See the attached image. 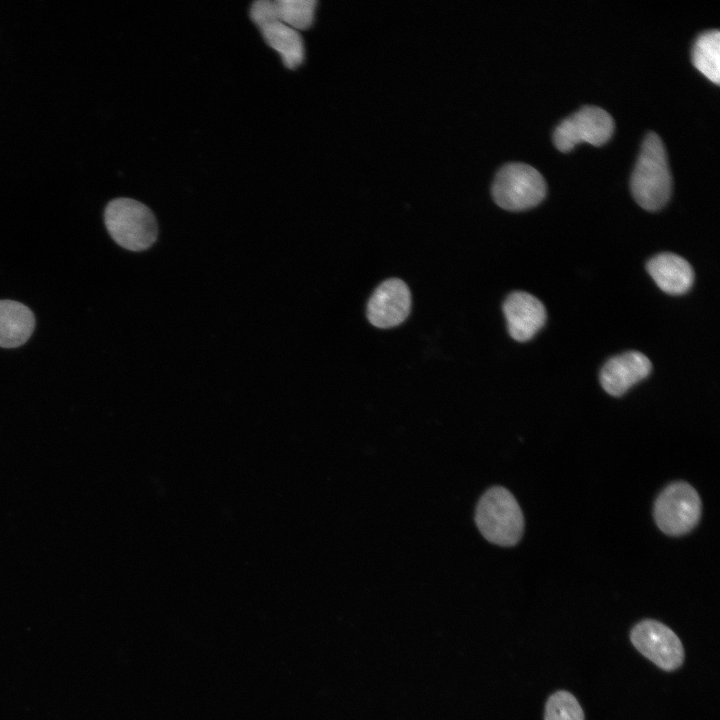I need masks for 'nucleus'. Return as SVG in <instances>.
<instances>
[{
    "label": "nucleus",
    "mask_w": 720,
    "mask_h": 720,
    "mask_svg": "<svg viewBox=\"0 0 720 720\" xmlns=\"http://www.w3.org/2000/svg\"><path fill=\"white\" fill-rule=\"evenodd\" d=\"M630 187L635 201L648 211L659 210L670 198L672 177L665 147L656 133L643 140Z\"/></svg>",
    "instance_id": "1"
},
{
    "label": "nucleus",
    "mask_w": 720,
    "mask_h": 720,
    "mask_svg": "<svg viewBox=\"0 0 720 720\" xmlns=\"http://www.w3.org/2000/svg\"><path fill=\"white\" fill-rule=\"evenodd\" d=\"M475 523L486 540L509 547L517 544L524 529V518L515 497L504 487L488 489L479 499Z\"/></svg>",
    "instance_id": "2"
},
{
    "label": "nucleus",
    "mask_w": 720,
    "mask_h": 720,
    "mask_svg": "<svg viewBox=\"0 0 720 720\" xmlns=\"http://www.w3.org/2000/svg\"><path fill=\"white\" fill-rule=\"evenodd\" d=\"M106 228L113 240L131 251H143L157 239L158 226L153 212L131 198H116L104 212Z\"/></svg>",
    "instance_id": "3"
},
{
    "label": "nucleus",
    "mask_w": 720,
    "mask_h": 720,
    "mask_svg": "<svg viewBox=\"0 0 720 720\" xmlns=\"http://www.w3.org/2000/svg\"><path fill=\"white\" fill-rule=\"evenodd\" d=\"M494 201L509 211H522L538 205L546 195L543 176L525 163H508L503 166L492 185Z\"/></svg>",
    "instance_id": "4"
},
{
    "label": "nucleus",
    "mask_w": 720,
    "mask_h": 720,
    "mask_svg": "<svg viewBox=\"0 0 720 720\" xmlns=\"http://www.w3.org/2000/svg\"><path fill=\"white\" fill-rule=\"evenodd\" d=\"M700 516V497L686 482L670 484L655 501V522L667 535L680 536L688 533L696 526Z\"/></svg>",
    "instance_id": "5"
},
{
    "label": "nucleus",
    "mask_w": 720,
    "mask_h": 720,
    "mask_svg": "<svg viewBox=\"0 0 720 720\" xmlns=\"http://www.w3.org/2000/svg\"><path fill=\"white\" fill-rule=\"evenodd\" d=\"M614 131L611 115L597 106H584L565 118L553 133V142L562 152L570 151L581 142L600 146L606 143Z\"/></svg>",
    "instance_id": "6"
},
{
    "label": "nucleus",
    "mask_w": 720,
    "mask_h": 720,
    "mask_svg": "<svg viewBox=\"0 0 720 720\" xmlns=\"http://www.w3.org/2000/svg\"><path fill=\"white\" fill-rule=\"evenodd\" d=\"M630 639L635 648L654 664L666 671L679 668L684 660L683 645L678 636L656 620L636 624Z\"/></svg>",
    "instance_id": "7"
},
{
    "label": "nucleus",
    "mask_w": 720,
    "mask_h": 720,
    "mask_svg": "<svg viewBox=\"0 0 720 720\" xmlns=\"http://www.w3.org/2000/svg\"><path fill=\"white\" fill-rule=\"evenodd\" d=\"M410 307L408 286L400 279H387L371 295L367 304V318L378 328L395 327L408 317Z\"/></svg>",
    "instance_id": "8"
},
{
    "label": "nucleus",
    "mask_w": 720,
    "mask_h": 720,
    "mask_svg": "<svg viewBox=\"0 0 720 720\" xmlns=\"http://www.w3.org/2000/svg\"><path fill=\"white\" fill-rule=\"evenodd\" d=\"M503 312L510 336L519 342L533 338L546 321L543 303L523 291H515L507 296L503 303Z\"/></svg>",
    "instance_id": "9"
},
{
    "label": "nucleus",
    "mask_w": 720,
    "mask_h": 720,
    "mask_svg": "<svg viewBox=\"0 0 720 720\" xmlns=\"http://www.w3.org/2000/svg\"><path fill=\"white\" fill-rule=\"evenodd\" d=\"M652 370L647 356L628 351L610 358L600 371L603 389L614 397L625 394L632 386L645 379Z\"/></svg>",
    "instance_id": "10"
},
{
    "label": "nucleus",
    "mask_w": 720,
    "mask_h": 720,
    "mask_svg": "<svg viewBox=\"0 0 720 720\" xmlns=\"http://www.w3.org/2000/svg\"><path fill=\"white\" fill-rule=\"evenodd\" d=\"M646 267L657 286L667 294H685L693 285V268L687 260L674 253L657 254L647 262Z\"/></svg>",
    "instance_id": "11"
},
{
    "label": "nucleus",
    "mask_w": 720,
    "mask_h": 720,
    "mask_svg": "<svg viewBox=\"0 0 720 720\" xmlns=\"http://www.w3.org/2000/svg\"><path fill=\"white\" fill-rule=\"evenodd\" d=\"M34 326V315L27 306L12 300H0V347L14 348L24 344Z\"/></svg>",
    "instance_id": "12"
},
{
    "label": "nucleus",
    "mask_w": 720,
    "mask_h": 720,
    "mask_svg": "<svg viewBox=\"0 0 720 720\" xmlns=\"http://www.w3.org/2000/svg\"><path fill=\"white\" fill-rule=\"evenodd\" d=\"M264 41L276 50L288 69H296L304 60V43L300 33L280 20L259 28Z\"/></svg>",
    "instance_id": "13"
},
{
    "label": "nucleus",
    "mask_w": 720,
    "mask_h": 720,
    "mask_svg": "<svg viewBox=\"0 0 720 720\" xmlns=\"http://www.w3.org/2000/svg\"><path fill=\"white\" fill-rule=\"evenodd\" d=\"M694 66L710 81H720V32L708 30L701 33L692 48Z\"/></svg>",
    "instance_id": "14"
},
{
    "label": "nucleus",
    "mask_w": 720,
    "mask_h": 720,
    "mask_svg": "<svg viewBox=\"0 0 720 720\" xmlns=\"http://www.w3.org/2000/svg\"><path fill=\"white\" fill-rule=\"evenodd\" d=\"M278 18L295 30L308 29L314 20L316 0H275Z\"/></svg>",
    "instance_id": "15"
},
{
    "label": "nucleus",
    "mask_w": 720,
    "mask_h": 720,
    "mask_svg": "<svg viewBox=\"0 0 720 720\" xmlns=\"http://www.w3.org/2000/svg\"><path fill=\"white\" fill-rule=\"evenodd\" d=\"M544 720H584V713L577 699L562 690L548 698Z\"/></svg>",
    "instance_id": "16"
},
{
    "label": "nucleus",
    "mask_w": 720,
    "mask_h": 720,
    "mask_svg": "<svg viewBox=\"0 0 720 720\" xmlns=\"http://www.w3.org/2000/svg\"><path fill=\"white\" fill-rule=\"evenodd\" d=\"M250 18L258 28L269 22L279 20L274 1H255L250 9Z\"/></svg>",
    "instance_id": "17"
}]
</instances>
